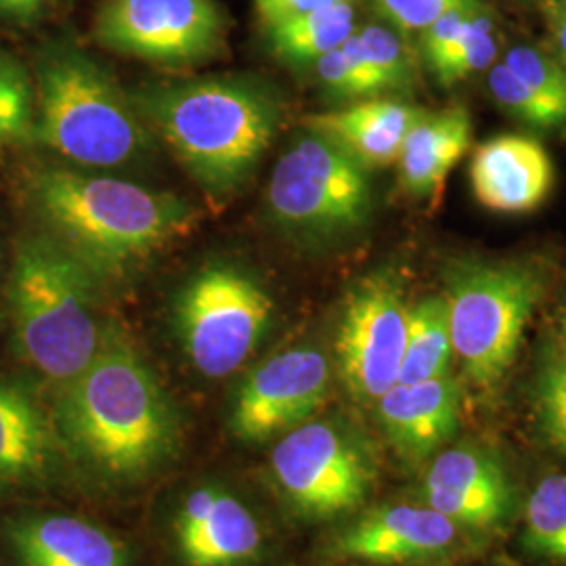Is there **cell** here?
Segmentation results:
<instances>
[{
    "label": "cell",
    "instance_id": "6da1fadb",
    "mask_svg": "<svg viewBox=\"0 0 566 566\" xmlns=\"http://www.w3.org/2000/svg\"><path fill=\"white\" fill-rule=\"evenodd\" d=\"M30 202L42 231L65 245L102 287L126 282L198 224V210L168 191L67 166L36 170Z\"/></svg>",
    "mask_w": 566,
    "mask_h": 566
},
{
    "label": "cell",
    "instance_id": "7a4b0ae2",
    "mask_svg": "<svg viewBox=\"0 0 566 566\" xmlns=\"http://www.w3.org/2000/svg\"><path fill=\"white\" fill-rule=\"evenodd\" d=\"M133 103L189 177L219 200L252 177L282 118L275 93L243 76L156 84Z\"/></svg>",
    "mask_w": 566,
    "mask_h": 566
},
{
    "label": "cell",
    "instance_id": "3957f363",
    "mask_svg": "<svg viewBox=\"0 0 566 566\" xmlns=\"http://www.w3.org/2000/svg\"><path fill=\"white\" fill-rule=\"evenodd\" d=\"M57 420L63 439L112 476H139L175 441V413L151 367L107 334L93 361L61 386Z\"/></svg>",
    "mask_w": 566,
    "mask_h": 566
},
{
    "label": "cell",
    "instance_id": "277c9868",
    "mask_svg": "<svg viewBox=\"0 0 566 566\" xmlns=\"http://www.w3.org/2000/svg\"><path fill=\"white\" fill-rule=\"evenodd\" d=\"M99 282L46 231L18 240L7 282L13 348L23 364L67 385L103 343L97 322Z\"/></svg>",
    "mask_w": 566,
    "mask_h": 566
},
{
    "label": "cell",
    "instance_id": "5b68a950",
    "mask_svg": "<svg viewBox=\"0 0 566 566\" xmlns=\"http://www.w3.org/2000/svg\"><path fill=\"white\" fill-rule=\"evenodd\" d=\"M36 137L86 170L124 168L147 154L151 137L114 76L70 44L36 61Z\"/></svg>",
    "mask_w": 566,
    "mask_h": 566
},
{
    "label": "cell",
    "instance_id": "8992f818",
    "mask_svg": "<svg viewBox=\"0 0 566 566\" xmlns=\"http://www.w3.org/2000/svg\"><path fill=\"white\" fill-rule=\"evenodd\" d=\"M544 290V273L523 261L447 263L451 343L470 385L493 390L506 380Z\"/></svg>",
    "mask_w": 566,
    "mask_h": 566
},
{
    "label": "cell",
    "instance_id": "52a82bcc",
    "mask_svg": "<svg viewBox=\"0 0 566 566\" xmlns=\"http://www.w3.org/2000/svg\"><path fill=\"white\" fill-rule=\"evenodd\" d=\"M266 202L275 223L308 243L359 233L374 210L369 168L343 145L308 130L273 168Z\"/></svg>",
    "mask_w": 566,
    "mask_h": 566
},
{
    "label": "cell",
    "instance_id": "ba28073f",
    "mask_svg": "<svg viewBox=\"0 0 566 566\" xmlns=\"http://www.w3.org/2000/svg\"><path fill=\"white\" fill-rule=\"evenodd\" d=\"M273 317L269 292L240 266H203L182 285L177 332L191 365L206 378L238 371L263 340Z\"/></svg>",
    "mask_w": 566,
    "mask_h": 566
},
{
    "label": "cell",
    "instance_id": "9c48e42d",
    "mask_svg": "<svg viewBox=\"0 0 566 566\" xmlns=\"http://www.w3.org/2000/svg\"><path fill=\"white\" fill-rule=\"evenodd\" d=\"M95 36L120 55L191 67L224 53L229 21L217 0H103Z\"/></svg>",
    "mask_w": 566,
    "mask_h": 566
},
{
    "label": "cell",
    "instance_id": "30bf717a",
    "mask_svg": "<svg viewBox=\"0 0 566 566\" xmlns=\"http://www.w3.org/2000/svg\"><path fill=\"white\" fill-rule=\"evenodd\" d=\"M271 470L285 500L308 518H334L364 504L374 468L359 443L332 422L287 430L271 451Z\"/></svg>",
    "mask_w": 566,
    "mask_h": 566
},
{
    "label": "cell",
    "instance_id": "8fae6325",
    "mask_svg": "<svg viewBox=\"0 0 566 566\" xmlns=\"http://www.w3.org/2000/svg\"><path fill=\"white\" fill-rule=\"evenodd\" d=\"M407 315L403 282L392 271L365 275L348 292L336 336V359L355 401L378 403L399 382Z\"/></svg>",
    "mask_w": 566,
    "mask_h": 566
},
{
    "label": "cell",
    "instance_id": "7c38bea8",
    "mask_svg": "<svg viewBox=\"0 0 566 566\" xmlns=\"http://www.w3.org/2000/svg\"><path fill=\"white\" fill-rule=\"evenodd\" d=\"M329 361L322 350L303 346L269 357L243 382L231 426L243 441H269L304 424L325 403Z\"/></svg>",
    "mask_w": 566,
    "mask_h": 566
},
{
    "label": "cell",
    "instance_id": "4fadbf2b",
    "mask_svg": "<svg viewBox=\"0 0 566 566\" xmlns=\"http://www.w3.org/2000/svg\"><path fill=\"white\" fill-rule=\"evenodd\" d=\"M462 531L430 506L395 504L376 507L346 526L332 552L369 565H428L460 546Z\"/></svg>",
    "mask_w": 566,
    "mask_h": 566
},
{
    "label": "cell",
    "instance_id": "5bb4252c",
    "mask_svg": "<svg viewBox=\"0 0 566 566\" xmlns=\"http://www.w3.org/2000/svg\"><path fill=\"white\" fill-rule=\"evenodd\" d=\"M426 506L462 528L486 531L510 516L512 486L504 465L476 447L441 451L424 476Z\"/></svg>",
    "mask_w": 566,
    "mask_h": 566
},
{
    "label": "cell",
    "instance_id": "9a60e30c",
    "mask_svg": "<svg viewBox=\"0 0 566 566\" xmlns=\"http://www.w3.org/2000/svg\"><path fill=\"white\" fill-rule=\"evenodd\" d=\"M177 544L189 566H242L259 556L263 531L235 495L200 486L179 507Z\"/></svg>",
    "mask_w": 566,
    "mask_h": 566
},
{
    "label": "cell",
    "instance_id": "2e32d148",
    "mask_svg": "<svg viewBox=\"0 0 566 566\" xmlns=\"http://www.w3.org/2000/svg\"><path fill=\"white\" fill-rule=\"evenodd\" d=\"M470 182L476 200L493 212H531L546 202L552 191L554 164L542 143L502 135L476 147Z\"/></svg>",
    "mask_w": 566,
    "mask_h": 566
},
{
    "label": "cell",
    "instance_id": "e0dca14e",
    "mask_svg": "<svg viewBox=\"0 0 566 566\" xmlns=\"http://www.w3.org/2000/svg\"><path fill=\"white\" fill-rule=\"evenodd\" d=\"M4 535L20 566H133L114 535L70 514H23Z\"/></svg>",
    "mask_w": 566,
    "mask_h": 566
},
{
    "label": "cell",
    "instance_id": "ac0fdd59",
    "mask_svg": "<svg viewBox=\"0 0 566 566\" xmlns=\"http://www.w3.org/2000/svg\"><path fill=\"white\" fill-rule=\"evenodd\" d=\"M460 399V385L447 374L416 385L397 382L376 405L395 449L409 460H424L455 434Z\"/></svg>",
    "mask_w": 566,
    "mask_h": 566
},
{
    "label": "cell",
    "instance_id": "d6986e66",
    "mask_svg": "<svg viewBox=\"0 0 566 566\" xmlns=\"http://www.w3.org/2000/svg\"><path fill=\"white\" fill-rule=\"evenodd\" d=\"M422 107L392 99H361L343 109H329L304 118L306 130L343 145L367 168L397 163L405 137L422 120Z\"/></svg>",
    "mask_w": 566,
    "mask_h": 566
},
{
    "label": "cell",
    "instance_id": "ffe728a7",
    "mask_svg": "<svg viewBox=\"0 0 566 566\" xmlns=\"http://www.w3.org/2000/svg\"><path fill=\"white\" fill-rule=\"evenodd\" d=\"M60 439L41 405L0 374V485L44 483L57 465Z\"/></svg>",
    "mask_w": 566,
    "mask_h": 566
},
{
    "label": "cell",
    "instance_id": "44dd1931",
    "mask_svg": "<svg viewBox=\"0 0 566 566\" xmlns=\"http://www.w3.org/2000/svg\"><path fill=\"white\" fill-rule=\"evenodd\" d=\"M472 143V118L465 107L428 114L405 137L399 175L405 191L416 200L441 193L447 175L460 163Z\"/></svg>",
    "mask_w": 566,
    "mask_h": 566
},
{
    "label": "cell",
    "instance_id": "7402d4cb",
    "mask_svg": "<svg viewBox=\"0 0 566 566\" xmlns=\"http://www.w3.org/2000/svg\"><path fill=\"white\" fill-rule=\"evenodd\" d=\"M273 55L290 65L317 63L357 32L355 2H340L266 28Z\"/></svg>",
    "mask_w": 566,
    "mask_h": 566
},
{
    "label": "cell",
    "instance_id": "603a6c76",
    "mask_svg": "<svg viewBox=\"0 0 566 566\" xmlns=\"http://www.w3.org/2000/svg\"><path fill=\"white\" fill-rule=\"evenodd\" d=\"M453 357L446 296H426L409 306L399 382L416 385L447 376Z\"/></svg>",
    "mask_w": 566,
    "mask_h": 566
},
{
    "label": "cell",
    "instance_id": "cb8c5ba5",
    "mask_svg": "<svg viewBox=\"0 0 566 566\" xmlns=\"http://www.w3.org/2000/svg\"><path fill=\"white\" fill-rule=\"evenodd\" d=\"M525 544L537 556L566 563V474H547L528 495Z\"/></svg>",
    "mask_w": 566,
    "mask_h": 566
},
{
    "label": "cell",
    "instance_id": "d4e9b609",
    "mask_svg": "<svg viewBox=\"0 0 566 566\" xmlns=\"http://www.w3.org/2000/svg\"><path fill=\"white\" fill-rule=\"evenodd\" d=\"M36 135L34 82L20 61L0 51V151Z\"/></svg>",
    "mask_w": 566,
    "mask_h": 566
},
{
    "label": "cell",
    "instance_id": "484cf974",
    "mask_svg": "<svg viewBox=\"0 0 566 566\" xmlns=\"http://www.w3.org/2000/svg\"><path fill=\"white\" fill-rule=\"evenodd\" d=\"M497 55V34L495 23L481 4L474 18L465 25L464 34L441 55L439 60L428 63L437 81L443 86H455L476 72L486 70Z\"/></svg>",
    "mask_w": 566,
    "mask_h": 566
},
{
    "label": "cell",
    "instance_id": "4316f807",
    "mask_svg": "<svg viewBox=\"0 0 566 566\" xmlns=\"http://www.w3.org/2000/svg\"><path fill=\"white\" fill-rule=\"evenodd\" d=\"M315 65H317V78L332 97L361 102V99H374L382 95L380 82L365 57L357 32L338 49L329 51Z\"/></svg>",
    "mask_w": 566,
    "mask_h": 566
},
{
    "label": "cell",
    "instance_id": "83f0119b",
    "mask_svg": "<svg viewBox=\"0 0 566 566\" xmlns=\"http://www.w3.org/2000/svg\"><path fill=\"white\" fill-rule=\"evenodd\" d=\"M365 57L369 61L382 91H405L416 81L413 57L401 41L399 32L390 25H364L357 28Z\"/></svg>",
    "mask_w": 566,
    "mask_h": 566
},
{
    "label": "cell",
    "instance_id": "f1b7e54d",
    "mask_svg": "<svg viewBox=\"0 0 566 566\" xmlns=\"http://www.w3.org/2000/svg\"><path fill=\"white\" fill-rule=\"evenodd\" d=\"M489 91L507 114L526 126L546 133H565V120L504 63L491 67Z\"/></svg>",
    "mask_w": 566,
    "mask_h": 566
},
{
    "label": "cell",
    "instance_id": "f546056e",
    "mask_svg": "<svg viewBox=\"0 0 566 566\" xmlns=\"http://www.w3.org/2000/svg\"><path fill=\"white\" fill-rule=\"evenodd\" d=\"M502 63L526 82L566 124V70L554 55L535 46H514Z\"/></svg>",
    "mask_w": 566,
    "mask_h": 566
},
{
    "label": "cell",
    "instance_id": "4dcf8cb0",
    "mask_svg": "<svg viewBox=\"0 0 566 566\" xmlns=\"http://www.w3.org/2000/svg\"><path fill=\"white\" fill-rule=\"evenodd\" d=\"M535 407L542 432L552 447L566 455V361L549 359L537 380Z\"/></svg>",
    "mask_w": 566,
    "mask_h": 566
},
{
    "label": "cell",
    "instance_id": "1f68e13d",
    "mask_svg": "<svg viewBox=\"0 0 566 566\" xmlns=\"http://www.w3.org/2000/svg\"><path fill=\"white\" fill-rule=\"evenodd\" d=\"M479 9H481L479 0H460L420 32L422 34L420 44H422L426 63H432L441 55H446L447 51L464 34L465 25Z\"/></svg>",
    "mask_w": 566,
    "mask_h": 566
},
{
    "label": "cell",
    "instance_id": "d6a6232c",
    "mask_svg": "<svg viewBox=\"0 0 566 566\" xmlns=\"http://www.w3.org/2000/svg\"><path fill=\"white\" fill-rule=\"evenodd\" d=\"M460 0H374L376 9L397 32H422Z\"/></svg>",
    "mask_w": 566,
    "mask_h": 566
},
{
    "label": "cell",
    "instance_id": "836d02e7",
    "mask_svg": "<svg viewBox=\"0 0 566 566\" xmlns=\"http://www.w3.org/2000/svg\"><path fill=\"white\" fill-rule=\"evenodd\" d=\"M340 2H355V0H254V9L264 28H271L275 23L285 20L301 18L304 13L325 9Z\"/></svg>",
    "mask_w": 566,
    "mask_h": 566
},
{
    "label": "cell",
    "instance_id": "e575fe53",
    "mask_svg": "<svg viewBox=\"0 0 566 566\" xmlns=\"http://www.w3.org/2000/svg\"><path fill=\"white\" fill-rule=\"evenodd\" d=\"M544 15L552 36L554 57L566 70V0H546Z\"/></svg>",
    "mask_w": 566,
    "mask_h": 566
},
{
    "label": "cell",
    "instance_id": "d590c367",
    "mask_svg": "<svg viewBox=\"0 0 566 566\" xmlns=\"http://www.w3.org/2000/svg\"><path fill=\"white\" fill-rule=\"evenodd\" d=\"M44 0H0V13L11 20L30 21L39 15Z\"/></svg>",
    "mask_w": 566,
    "mask_h": 566
},
{
    "label": "cell",
    "instance_id": "8d00e7d4",
    "mask_svg": "<svg viewBox=\"0 0 566 566\" xmlns=\"http://www.w3.org/2000/svg\"><path fill=\"white\" fill-rule=\"evenodd\" d=\"M560 332H563V348H565V355H563V359L566 361V306L565 311H563V324H560Z\"/></svg>",
    "mask_w": 566,
    "mask_h": 566
}]
</instances>
